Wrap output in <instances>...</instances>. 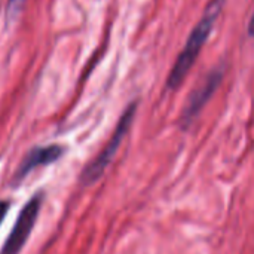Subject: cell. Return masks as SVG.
Listing matches in <instances>:
<instances>
[{"mask_svg":"<svg viewBox=\"0 0 254 254\" xmlns=\"http://www.w3.org/2000/svg\"><path fill=\"white\" fill-rule=\"evenodd\" d=\"M223 3H225V0H211L208 3L204 15L201 16L198 24L193 27L192 33L189 34V37H188L182 52L179 54V57L170 71V76L167 79V86L170 89H177L182 85V82L186 79V76L189 74L192 65L195 64L198 55L201 54L205 42L208 40V37L213 31L214 22L223 9Z\"/></svg>","mask_w":254,"mask_h":254,"instance_id":"obj_1","label":"cell"},{"mask_svg":"<svg viewBox=\"0 0 254 254\" xmlns=\"http://www.w3.org/2000/svg\"><path fill=\"white\" fill-rule=\"evenodd\" d=\"M135 110H137V106L135 104H131L125 112L124 115L121 116L116 128H115V132L113 135L110 137V140L107 141V144L104 146V149L95 156V159L85 168L83 174H82V182L85 185H91L94 182H97L106 171V168L109 167V164L113 161L121 143L124 141L127 132L129 131L131 128V124L134 121V116H135Z\"/></svg>","mask_w":254,"mask_h":254,"instance_id":"obj_2","label":"cell"},{"mask_svg":"<svg viewBox=\"0 0 254 254\" xmlns=\"http://www.w3.org/2000/svg\"><path fill=\"white\" fill-rule=\"evenodd\" d=\"M42 201H43V196L39 193V195H34L25 204V207L18 214V219L12 228V232L7 237L6 243L3 244L0 254H19L22 247L25 246L27 240L30 238L31 231L37 222V217L42 208Z\"/></svg>","mask_w":254,"mask_h":254,"instance_id":"obj_3","label":"cell"},{"mask_svg":"<svg viewBox=\"0 0 254 254\" xmlns=\"http://www.w3.org/2000/svg\"><path fill=\"white\" fill-rule=\"evenodd\" d=\"M222 77H223V70L222 68H214L201 82V85L192 92V95L189 97V100L186 103V107L183 109V113H182V125L185 128L189 127L196 119V116L201 113L204 106L214 95V92L217 91V88H219V85L222 82Z\"/></svg>","mask_w":254,"mask_h":254,"instance_id":"obj_4","label":"cell"},{"mask_svg":"<svg viewBox=\"0 0 254 254\" xmlns=\"http://www.w3.org/2000/svg\"><path fill=\"white\" fill-rule=\"evenodd\" d=\"M64 155V147L60 144H49V146H39L31 149L25 158L22 159L21 165L16 170L15 179L21 180L25 176H28L33 170L45 167V165H51L55 161H58L61 156Z\"/></svg>","mask_w":254,"mask_h":254,"instance_id":"obj_5","label":"cell"},{"mask_svg":"<svg viewBox=\"0 0 254 254\" xmlns=\"http://www.w3.org/2000/svg\"><path fill=\"white\" fill-rule=\"evenodd\" d=\"M25 0H9L7 1V7H6V15L7 18H13L15 15L19 13V10L22 9Z\"/></svg>","mask_w":254,"mask_h":254,"instance_id":"obj_6","label":"cell"},{"mask_svg":"<svg viewBox=\"0 0 254 254\" xmlns=\"http://www.w3.org/2000/svg\"><path fill=\"white\" fill-rule=\"evenodd\" d=\"M7 210H9V204H7L6 201H0V225H1V222H3V219L6 217Z\"/></svg>","mask_w":254,"mask_h":254,"instance_id":"obj_7","label":"cell"},{"mask_svg":"<svg viewBox=\"0 0 254 254\" xmlns=\"http://www.w3.org/2000/svg\"><path fill=\"white\" fill-rule=\"evenodd\" d=\"M249 36H250V37H254V10L253 13H252L250 21H249Z\"/></svg>","mask_w":254,"mask_h":254,"instance_id":"obj_8","label":"cell"}]
</instances>
